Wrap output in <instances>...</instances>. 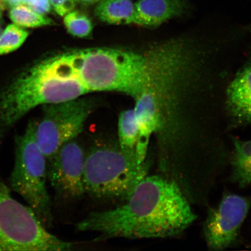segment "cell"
I'll list each match as a JSON object with an SVG mask.
<instances>
[{
    "instance_id": "6da1fadb",
    "label": "cell",
    "mask_w": 251,
    "mask_h": 251,
    "mask_svg": "<svg viewBox=\"0 0 251 251\" xmlns=\"http://www.w3.org/2000/svg\"><path fill=\"white\" fill-rule=\"evenodd\" d=\"M191 204L174 181L162 175L147 176L123 205L90 213L76 228L102 238L174 237L197 219Z\"/></svg>"
},
{
    "instance_id": "7a4b0ae2",
    "label": "cell",
    "mask_w": 251,
    "mask_h": 251,
    "mask_svg": "<svg viewBox=\"0 0 251 251\" xmlns=\"http://www.w3.org/2000/svg\"><path fill=\"white\" fill-rule=\"evenodd\" d=\"M88 93L65 54L46 59L24 72L0 96V124L11 126L37 106Z\"/></svg>"
},
{
    "instance_id": "3957f363",
    "label": "cell",
    "mask_w": 251,
    "mask_h": 251,
    "mask_svg": "<svg viewBox=\"0 0 251 251\" xmlns=\"http://www.w3.org/2000/svg\"><path fill=\"white\" fill-rule=\"evenodd\" d=\"M90 93L117 92L136 98L151 80L148 57L117 49L96 48L65 53Z\"/></svg>"
},
{
    "instance_id": "277c9868",
    "label": "cell",
    "mask_w": 251,
    "mask_h": 251,
    "mask_svg": "<svg viewBox=\"0 0 251 251\" xmlns=\"http://www.w3.org/2000/svg\"><path fill=\"white\" fill-rule=\"evenodd\" d=\"M149 163L139 165L122 152L118 142L102 141L86 153V193L101 199L126 200L147 176Z\"/></svg>"
},
{
    "instance_id": "5b68a950",
    "label": "cell",
    "mask_w": 251,
    "mask_h": 251,
    "mask_svg": "<svg viewBox=\"0 0 251 251\" xmlns=\"http://www.w3.org/2000/svg\"><path fill=\"white\" fill-rule=\"evenodd\" d=\"M37 121H31L15 139V162L9 177L11 190L20 195L44 226L52 222L51 201L47 187V160L36 140Z\"/></svg>"
},
{
    "instance_id": "8992f818",
    "label": "cell",
    "mask_w": 251,
    "mask_h": 251,
    "mask_svg": "<svg viewBox=\"0 0 251 251\" xmlns=\"http://www.w3.org/2000/svg\"><path fill=\"white\" fill-rule=\"evenodd\" d=\"M72 243L44 226L30 207L18 201L11 188L0 181V251H65Z\"/></svg>"
},
{
    "instance_id": "52a82bcc",
    "label": "cell",
    "mask_w": 251,
    "mask_h": 251,
    "mask_svg": "<svg viewBox=\"0 0 251 251\" xmlns=\"http://www.w3.org/2000/svg\"><path fill=\"white\" fill-rule=\"evenodd\" d=\"M93 109V102L80 97L47 105L36 128L37 145L47 160L63 144L75 139L82 131Z\"/></svg>"
},
{
    "instance_id": "ba28073f",
    "label": "cell",
    "mask_w": 251,
    "mask_h": 251,
    "mask_svg": "<svg viewBox=\"0 0 251 251\" xmlns=\"http://www.w3.org/2000/svg\"><path fill=\"white\" fill-rule=\"evenodd\" d=\"M251 207V196L226 193L218 206L208 209L203 229L209 250H224L238 242Z\"/></svg>"
},
{
    "instance_id": "9c48e42d",
    "label": "cell",
    "mask_w": 251,
    "mask_h": 251,
    "mask_svg": "<svg viewBox=\"0 0 251 251\" xmlns=\"http://www.w3.org/2000/svg\"><path fill=\"white\" fill-rule=\"evenodd\" d=\"M85 158L82 147L73 139L63 144L47 160V178L59 197L74 200L86 193Z\"/></svg>"
},
{
    "instance_id": "30bf717a",
    "label": "cell",
    "mask_w": 251,
    "mask_h": 251,
    "mask_svg": "<svg viewBox=\"0 0 251 251\" xmlns=\"http://www.w3.org/2000/svg\"><path fill=\"white\" fill-rule=\"evenodd\" d=\"M225 106L232 126L251 125V55L228 84Z\"/></svg>"
},
{
    "instance_id": "8fae6325",
    "label": "cell",
    "mask_w": 251,
    "mask_h": 251,
    "mask_svg": "<svg viewBox=\"0 0 251 251\" xmlns=\"http://www.w3.org/2000/svg\"><path fill=\"white\" fill-rule=\"evenodd\" d=\"M135 25L153 27L180 17L188 8L184 0H138L135 3Z\"/></svg>"
},
{
    "instance_id": "7c38bea8",
    "label": "cell",
    "mask_w": 251,
    "mask_h": 251,
    "mask_svg": "<svg viewBox=\"0 0 251 251\" xmlns=\"http://www.w3.org/2000/svg\"><path fill=\"white\" fill-rule=\"evenodd\" d=\"M233 146L229 158L231 168V179L241 188L251 184V140L243 141L231 137Z\"/></svg>"
},
{
    "instance_id": "4fadbf2b",
    "label": "cell",
    "mask_w": 251,
    "mask_h": 251,
    "mask_svg": "<svg viewBox=\"0 0 251 251\" xmlns=\"http://www.w3.org/2000/svg\"><path fill=\"white\" fill-rule=\"evenodd\" d=\"M94 13L103 23L111 25L135 24L136 10L131 0H101Z\"/></svg>"
},
{
    "instance_id": "5bb4252c",
    "label": "cell",
    "mask_w": 251,
    "mask_h": 251,
    "mask_svg": "<svg viewBox=\"0 0 251 251\" xmlns=\"http://www.w3.org/2000/svg\"><path fill=\"white\" fill-rule=\"evenodd\" d=\"M118 136V142L122 152L128 158L137 162L136 152L139 131L133 109L126 110L119 116Z\"/></svg>"
},
{
    "instance_id": "9a60e30c",
    "label": "cell",
    "mask_w": 251,
    "mask_h": 251,
    "mask_svg": "<svg viewBox=\"0 0 251 251\" xmlns=\"http://www.w3.org/2000/svg\"><path fill=\"white\" fill-rule=\"evenodd\" d=\"M9 17L14 24L22 27H40L53 24L52 21L45 15L40 14L24 4L11 8Z\"/></svg>"
},
{
    "instance_id": "2e32d148",
    "label": "cell",
    "mask_w": 251,
    "mask_h": 251,
    "mask_svg": "<svg viewBox=\"0 0 251 251\" xmlns=\"http://www.w3.org/2000/svg\"><path fill=\"white\" fill-rule=\"evenodd\" d=\"M29 32L23 27L11 24L0 34V55L13 52L23 45Z\"/></svg>"
},
{
    "instance_id": "e0dca14e",
    "label": "cell",
    "mask_w": 251,
    "mask_h": 251,
    "mask_svg": "<svg viewBox=\"0 0 251 251\" xmlns=\"http://www.w3.org/2000/svg\"><path fill=\"white\" fill-rule=\"evenodd\" d=\"M64 24L68 33L74 37L85 38L92 33L93 26L92 21L80 11L73 10L65 15Z\"/></svg>"
},
{
    "instance_id": "ac0fdd59",
    "label": "cell",
    "mask_w": 251,
    "mask_h": 251,
    "mask_svg": "<svg viewBox=\"0 0 251 251\" xmlns=\"http://www.w3.org/2000/svg\"><path fill=\"white\" fill-rule=\"evenodd\" d=\"M50 4L56 13L64 17L69 12L73 11L76 5V0H49Z\"/></svg>"
},
{
    "instance_id": "d6986e66",
    "label": "cell",
    "mask_w": 251,
    "mask_h": 251,
    "mask_svg": "<svg viewBox=\"0 0 251 251\" xmlns=\"http://www.w3.org/2000/svg\"><path fill=\"white\" fill-rule=\"evenodd\" d=\"M23 4L27 5L33 10L42 15L48 13L51 9L49 0H21Z\"/></svg>"
},
{
    "instance_id": "ffe728a7",
    "label": "cell",
    "mask_w": 251,
    "mask_h": 251,
    "mask_svg": "<svg viewBox=\"0 0 251 251\" xmlns=\"http://www.w3.org/2000/svg\"><path fill=\"white\" fill-rule=\"evenodd\" d=\"M5 4L7 5L8 7L12 8L16 7V6L23 4L21 0H4L3 1Z\"/></svg>"
},
{
    "instance_id": "44dd1931",
    "label": "cell",
    "mask_w": 251,
    "mask_h": 251,
    "mask_svg": "<svg viewBox=\"0 0 251 251\" xmlns=\"http://www.w3.org/2000/svg\"><path fill=\"white\" fill-rule=\"evenodd\" d=\"M101 0H76L77 2L83 5H92L98 3Z\"/></svg>"
},
{
    "instance_id": "7402d4cb",
    "label": "cell",
    "mask_w": 251,
    "mask_h": 251,
    "mask_svg": "<svg viewBox=\"0 0 251 251\" xmlns=\"http://www.w3.org/2000/svg\"><path fill=\"white\" fill-rule=\"evenodd\" d=\"M3 9H4V6H3L2 2H0V17H1Z\"/></svg>"
},
{
    "instance_id": "603a6c76",
    "label": "cell",
    "mask_w": 251,
    "mask_h": 251,
    "mask_svg": "<svg viewBox=\"0 0 251 251\" xmlns=\"http://www.w3.org/2000/svg\"><path fill=\"white\" fill-rule=\"evenodd\" d=\"M1 32H2V31H1V26H0V34H1Z\"/></svg>"
},
{
    "instance_id": "cb8c5ba5",
    "label": "cell",
    "mask_w": 251,
    "mask_h": 251,
    "mask_svg": "<svg viewBox=\"0 0 251 251\" xmlns=\"http://www.w3.org/2000/svg\"><path fill=\"white\" fill-rule=\"evenodd\" d=\"M3 1H4V0H0V2H3Z\"/></svg>"
}]
</instances>
